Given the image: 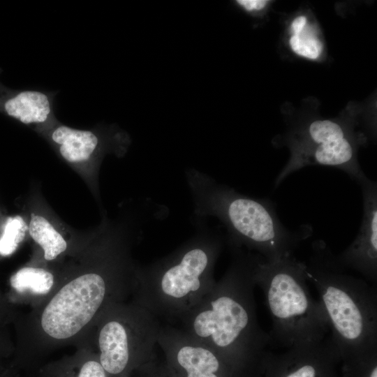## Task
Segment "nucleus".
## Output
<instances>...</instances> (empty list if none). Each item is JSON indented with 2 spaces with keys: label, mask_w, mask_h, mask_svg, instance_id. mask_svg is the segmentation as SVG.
<instances>
[{
  "label": "nucleus",
  "mask_w": 377,
  "mask_h": 377,
  "mask_svg": "<svg viewBox=\"0 0 377 377\" xmlns=\"http://www.w3.org/2000/svg\"><path fill=\"white\" fill-rule=\"evenodd\" d=\"M231 263L211 292L181 321L182 330L226 362H265L270 337L258 321L254 298L260 255L230 249Z\"/></svg>",
  "instance_id": "obj_1"
},
{
  "label": "nucleus",
  "mask_w": 377,
  "mask_h": 377,
  "mask_svg": "<svg viewBox=\"0 0 377 377\" xmlns=\"http://www.w3.org/2000/svg\"><path fill=\"white\" fill-rule=\"evenodd\" d=\"M198 217L218 219L227 230L230 249L257 253L266 261L292 256L300 242L311 234L306 225L290 230L279 220L273 204L251 198L216 182L195 170L186 172Z\"/></svg>",
  "instance_id": "obj_2"
},
{
  "label": "nucleus",
  "mask_w": 377,
  "mask_h": 377,
  "mask_svg": "<svg viewBox=\"0 0 377 377\" xmlns=\"http://www.w3.org/2000/svg\"><path fill=\"white\" fill-rule=\"evenodd\" d=\"M312 249L305 264L307 280L319 294L338 357L350 362L376 353V286L346 273L323 241Z\"/></svg>",
  "instance_id": "obj_3"
},
{
  "label": "nucleus",
  "mask_w": 377,
  "mask_h": 377,
  "mask_svg": "<svg viewBox=\"0 0 377 377\" xmlns=\"http://www.w3.org/2000/svg\"><path fill=\"white\" fill-rule=\"evenodd\" d=\"M198 228L171 253L137 272L139 305L158 319L181 322L216 284L214 270L223 238Z\"/></svg>",
  "instance_id": "obj_4"
},
{
  "label": "nucleus",
  "mask_w": 377,
  "mask_h": 377,
  "mask_svg": "<svg viewBox=\"0 0 377 377\" xmlns=\"http://www.w3.org/2000/svg\"><path fill=\"white\" fill-rule=\"evenodd\" d=\"M306 265L293 256L260 260L256 286L264 293L272 319L270 343L290 348L320 342L330 332L327 318L307 285Z\"/></svg>",
  "instance_id": "obj_5"
},
{
  "label": "nucleus",
  "mask_w": 377,
  "mask_h": 377,
  "mask_svg": "<svg viewBox=\"0 0 377 377\" xmlns=\"http://www.w3.org/2000/svg\"><path fill=\"white\" fill-rule=\"evenodd\" d=\"M357 142L342 124L329 119L311 121L291 142V156L277 175V187L290 174L308 165H323L342 170L360 184L367 176L357 158Z\"/></svg>",
  "instance_id": "obj_6"
},
{
  "label": "nucleus",
  "mask_w": 377,
  "mask_h": 377,
  "mask_svg": "<svg viewBox=\"0 0 377 377\" xmlns=\"http://www.w3.org/2000/svg\"><path fill=\"white\" fill-rule=\"evenodd\" d=\"M124 314L113 316L103 324L98 334L99 362L108 374H121L131 360L149 357L161 325L151 312L139 304Z\"/></svg>",
  "instance_id": "obj_7"
},
{
  "label": "nucleus",
  "mask_w": 377,
  "mask_h": 377,
  "mask_svg": "<svg viewBox=\"0 0 377 377\" xmlns=\"http://www.w3.org/2000/svg\"><path fill=\"white\" fill-rule=\"evenodd\" d=\"M110 283L104 275L88 273L64 286L44 309L43 330L55 339H66L87 325L105 303Z\"/></svg>",
  "instance_id": "obj_8"
},
{
  "label": "nucleus",
  "mask_w": 377,
  "mask_h": 377,
  "mask_svg": "<svg viewBox=\"0 0 377 377\" xmlns=\"http://www.w3.org/2000/svg\"><path fill=\"white\" fill-rule=\"evenodd\" d=\"M363 197V216L357 235L339 255L337 262L362 274L374 286L377 281V184L367 177L360 184Z\"/></svg>",
  "instance_id": "obj_9"
},
{
  "label": "nucleus",
  "mask_w": 377,
  "mask_h": 377,
  "mask_svg": "<svg viewBox=\"0 0 377 377\" xmlns=\"http://www.w3.org/2000/svg\"><path fill=\"white\" fill-rule=\"evenodd\" d=\"M157 343L184 372L185 377H221L220 372L226 361L182 329L162 326Z\"/></svg>",
  "instance_id": "obj_10"
},
{
  "label": "nucleus",
  "mask_w": 377,
  "mask_h": 377,
  "mask_svg": "<svg viewBox=\"0 0 377 377\" xmlns=\"http://www.w3.org/2000/svg\"><path fill=\"white\" fill-rule=\"evenodd\" d=\"M57 93L10 90L0 86V111L25 125L40 124L54 116Z\"/></svg>",
  "instance_id": "obj_11"
},
{
  "label": "nucleus",
  "mask_w": 377,
  "mask_h": 377,
  "mask_svg": "<svg viewBox=\"0 0 377 377\" xmlns=\"http://www.w3.org/2000/svg\"><path fill=\"white\" fill-rule=\"evenodd\" d=\"M51 138L58 145L61 156L72 163L89 160L99 145V138L94 131L66 125L57 126L52 131Z\"/></svg>",
  "instance_id": "obj_12"
},
{
  "label": "nucleus",
  "mask_w": 377,
  "mask_h": 377,
  "mask_svg": "<svg viewBox=\"0 0 377 377\" xmlns=\"http://www.w3.org/2000/svg\"><path fill=\"white\" fill-rule=\"evenodd\" d=\"M29 232L33 239L44 251L47 260L55 259L67 248V244L61 235L44 217L32 214Z\"/></svg>",
  "instance_id": "obj_13"
},
{
  "label": "nucleus",
  "mask_w": 377,
  "mask_h": 377,
  "mask_svg": "<svg viewBox=\"0 0 377 377\" xmlns=\"http://www.w3.org/2000/svg\"><path fill=\"white\" fill-rule=\"evenodd\" d=\"M11 284L18 291H29L45 295L54 284V276L50 272L38 267H24L11 279Z\"/></svg>",
  "instance_id": "obj_14"
},
{
  "label": "nucleus",
  "mask_w": 377,
  "mask_h": 377,
  "mask_svg": "<svg viewBox=\"0 0 377 377\" xmlns=\"http://www.w3.org/2000/svg\"><path fill=\"white\" fill-rule=\"evenodd\" d=\"M29 229L20 216L8 219L0 238V254L8 256L13 253Z\"/></svg>",
  "instance_id": "obj_15"
},
{
  "label": "nucleus",
  "mask_w": 377,
  "mask_h": 377,
  "mask_svg": "<svg viewBox=\"0 0 377 377\" xmlns=\"http://www.w3.org/2000/svg\"><path fill=\"white\" fill-rule=\"evenodd\" d=\"M302 31L292 35L289 40L290 47L300 56L315 59L321 53L322 45L318 40L303 34Z\"/></svg>",
  "instance_id": "obj_16"
},
{
  "label": "nucleus",
  "mask_w": 377,
  "mask_h": 377,
  "mask_svg": "<svg viewBox=\"0 0 377 377\" xmlns=\"http://www.w3.org/2000/svg\"><path fill=\"white\" fill-rule=\"evenodd\" d=\"M105 373L99 362L89 360L82 364L77 377H106Z\"/></svg>",
  "instance_id": "obj_17"
},
{
  "label": "nucleus",
  "mask_w": 377,
  "mask_h": 377,
  "mask_svg": "<svg viewBox=\"0 0 377 377\" xmlns=\"http://www.w3.org/2000/svg\"><path fill=\"white\" fill-rule=\"evenodd\" d=\"M239 6L248 11L263 9L268 3L265 0H238L236 1Z\"/></svg>",
  "instance_id": "obj_18"
},
{
  "label": "nucleus",
  "mask_w": 377,
  "mask_h": 377,
  "mask_svg": "<svg viewBox=\"0 0 377 377\" xmlns=\"http://www.w3.org/2000/svg\"><path fill=\"white\" fill-rule=\"evenodd\" d=\"M306 25V18L303 15L296 17L291 24V31L293 34H300Z\"/></svg>",
  "instance_id": "obj_19"
}]
</instances>
